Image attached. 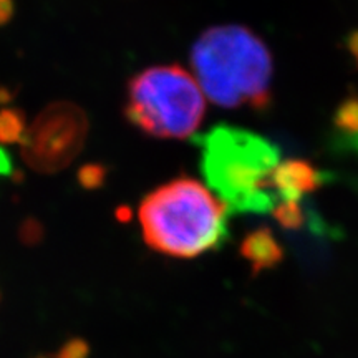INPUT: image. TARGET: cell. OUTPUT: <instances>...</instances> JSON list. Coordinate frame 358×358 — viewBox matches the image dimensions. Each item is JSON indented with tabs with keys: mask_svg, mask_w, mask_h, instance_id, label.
<instances>
[{
	"mask_svg": "<svg viewBox=\"0 0 358 358\" xmlns=\"http://www.w3.org/2000/svg\"><path fill=\"white\" fill-rule=\"evenodd\" d=\"M347 48L358 66V30H353V32L347 37Z\"/></svg>",
	"mask_w": 358,
	"mask_h": 358,
	"instance_id": "obj_16",
	"label": "cell"
},
{
	"mask_svg": "<svg viewBox=\"0 0 358 358\" xmlns=\"http://www.w3.org/2000/svg\"><path fill=\"white\" fill-rule=\"evenodd\" d=\"M201 150V171L229 213L274 211L277 196L272 173L280 163L275 145L248 129L217 124L194 138Z\"/></svg>",
	"mask_w": 358,
	"mask_h": 358,
	"instance_id": "obj_2",
	"label": "cell"
},
{
	"mask_svg": "<svg viewBox=\"0 0 358 358\" xmlns=\"http://www.w3.org/2000/svg\"><path fill=\"white\" fill-rule=\"evenodd\" d=\"M327 179L329 176L308 161L287 159L277 164L271 182L280 203V201H301L303 194L319 189Z\"/></svg>",
	"mask_w": 358,
	"mask_h": 358,
	"instance_id": "obj_6",
	"label": "cell"
},
{
	"mask_svg": "<svg viewBox=\"0 0 358 358\" xmlns=\"http://www.w3.org/2000/svg\"><path fill=\"white\" fill-rule=\"evenodd\" d=\"M90 347L83 338H70L58 350L57 358H88Z\"/></svg>",
	"mask_w": 358,
	"mask_h": 358,
	"instance_id": "obj_13",
	"label": "cell"
},
{
	"mask_svg": "<svg viewBox=\"0 0 358 358\" xmlns=\"http://www.w3.org/2000/svg\"><path fill=\"white\" fill-rule=\"evenodd\" d=\"M241 256L250 264L252 275L274 268L284 261V249L271 227L261 226L248 232L241 243Z\"/></svg>",
	"mask_w": 358,
	"mask_h": 358,
	"instance_id": "obj_7",
	"label": "cell"
},
{
	"mask_svg": "<svg viewBox=\"0 0 358 358\" xmlns=\"http://www.w3.org/2000/svg\"><path fill=\"white\" fill-rule=\"evenodd\" d=\"M272 214L284 229L297 231L306 226V211L301 206V201H280Z\"/></svg>",
	"mask_w": 358,
	"mask_h": 358,
	"instance_id": "obj_10",
	"label": "cell"
},
{
	"mask_svg": "<svg viewBox=\"0 0 358 358\" xmlns=\"http://www.w3.org/2000/svg\"><path fill=\"white\" fill-rule=\"evenodd\" d=\"M204 111L203 90L179 65L151 66L128 83L124 116L151 136L189 138L203 122Z\"/></svg>",
	"mask_w": 358,
	"mask_h": 358,
	"instance_id": "obj_4",
	"label": "cell"
},
{
	"mask_svg": "<svg viewBox=\"0 0 358 358\" xmlns=\"http://www.w3.org/2000/svg\"><path fill=\"white\" fill-rule=\"evenodd\" d=\"M191 65L203 92L217 106H271V52L245 27L221 25L206 30L192 47Z\"/></svg>",
	"mask_w": 358,
	"mask_h": 358,
	"instance_id": "obj_3",
	"label": "cell"
},
{
	"mask_svg": "<svg viewBox=\"0 0 358 358\" xmlns=\"http://www.w3.org/2000/svg\"><path fill=\"white\" fill-rule=\"evenodd\" d=\"M19 237L20 241L27 245H37L42 243L43 239V226L38 219L27 217L22 221L19 227Z\"/></svg>",
	"mask_w": 358,
	"mask_h": 358,
	"instance_id": "obj_12",
	"label": "cell"
},
{
	"mask_svg": "<svg viewBox=\"0 0 358 358\" xmlns=\"http://www.w3.org/2000/svg\"><path fill=\"white\" fill-rule=\"evenodd\" d=\"M38 358H48V357H38Z\"/></svg>",
	"mask_w": 358,
	"mask_h": 358,
	"instance_id": "obj_18",
	"label": "cell"
},
{
	"mask_svg": "<svg viewBox=\"0 0 358 358\" xmlns=\"http://www.w3.org/2000/svg\"><path fill=\"white\" fill-rule=\"evenodd\" d=\"M0 176L2 178H13L15 176V166H13L12 156L8 151L0 146Z\"/></svg>",
	"mask_w": 358,
	"mask_h": 358,
	"instance_id": "obj_14",
	"label": "cell"
},
{
	"mask_svg": "<svg viewBox=\"0 0 358 358\" xmlns=\"http://www.w3.org/2000/svg\"><path fill=\"white\" fill-rule=\"evenodd\" d=\"M13 98V93L10 90L0 87V105H7V103H10Z\"/></svg>",
	"mask_w": 358,
	"mask_h": 358,
	"instance_id": "obj_17",
	"label": "cell"
},
{
	"mask_svg": "<svg viewBox=\"0 0 358 358\" xmlns=\"http://www.w3.org/2000/svg\"><path fill=\"white\" fill-rule=\"evenodd\" d=\"M334 127L350 141H358V96L352 95L340 103L334 115Z\"/></svg>",
	"mask_w": 358,
	"mask_h": 358,
	"instance_id": "obj_9",
	"label": "cell"
},
{
	"mask_svg": "<svg viewBox=\"0 0 358 358\" xmlns=\"http://www.w3.org/2000/svg\"><path fill=\"white\" fill-rule=\"evenodd\" d=\"M227 206L198 179L178 178L148 192L138 219L148 248L192 259L227 243Z\"/></svg>",
	"mask_w": 358,
	"mask_h": 358,
	"instance_id": "obj_1",
	"label": "cell"
},
{
	"mask_svg": "<svg viewBox=\"0 0 358 358\" xmlns=\"http://www.w3.org/2000/svg\"><path fill=\"white\" fill-rule=\"evenodd\" d=\"M106 168L100 163H88L80 168L78 171V185L87 191H95L105 186L106 182Z\"/></svg>",
	"mask_w": 358,
	"mask_h": 358,
	"instance_id": "obj_11",
	"label": "cell"
},
{
	"mask_svg": "<svg viewBox=\"0 0 358 358\" xmlns=\"http://www.w3.org/2000/svg\"><path fill=\"white\" fill-rule=\"evenodd\" d=\"M27 118L24 111L19 108L0 110V145H13L22 143L27 133Z\"/></svg>",
	"mask_w": 358,
	"mask_h": 358,
	"instance_id": "obj_8",
	"label": "cell"
},
{
	"mask_svg": "<svg viewBox=\"0 0 358 358\" xmlns=\"http://www.w3.org/2000/svg\"><path fill=\"white\" fill-rule=\"evenodd\" d=\"M87 134L88 118L78 105L52 103L27 128L20 143L22 158L34 171L58 173L80 155Z\"/></svg>",
	"mask_w": 358,
	"mask_h": 358,
	"instance_id": "obj_5",
	"label": "cell"
},
{
	"mask_svg": "<svg viewBox=\"0 0 358 358\" xmlns=\"http://www.w3.org/2000/svg\"><path fill=\"white\" fill-rule=\"evenodd\" d=\"M13 12H15V3L13 0H0V27L8 24L12 20Z\"/></svg>",
	"mask_w": 358,
	"mask_h": 358,
	"instance_id": "obj_15",
	"label": "cell"
}]
</instances>
